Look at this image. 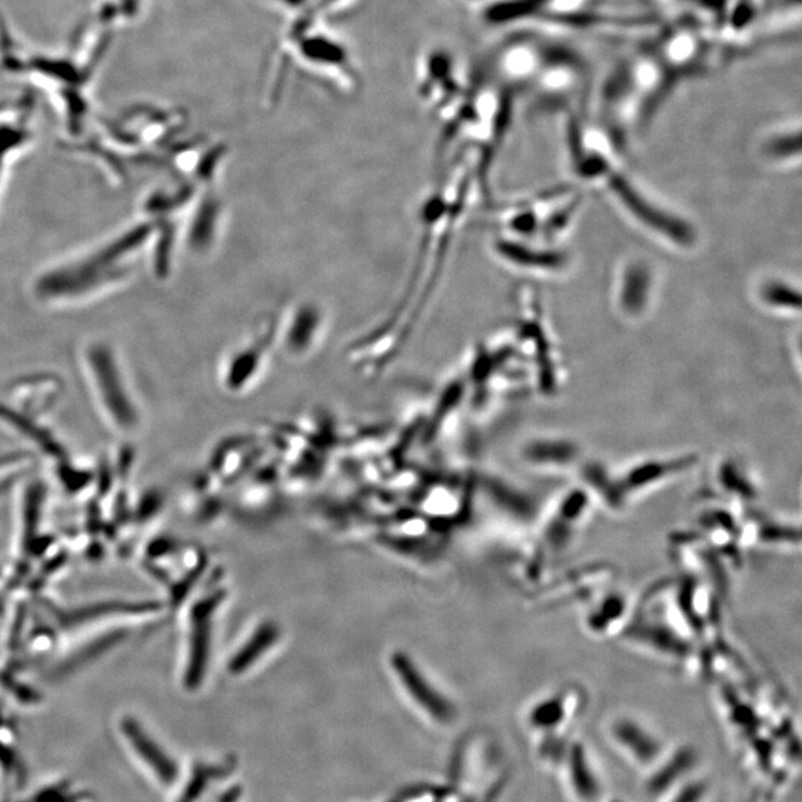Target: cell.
<instances>
[{
	"mask_svg": "<svg viewBox=\"0 0 802 802\" xmlns=\"http://www.w3.org/2000/svg\"><path fill=\"white\" fill-rule=\"evenodd\" d=\"M578 171L589 180H602L621 207L626 208L627 213L650 229L652 234L660 235L675 246H693L696 231L687 220L655 205L626 176L611 168L608 162L599 158L583 159L578 162Z\"/></svg>",
	"mask_w": 802,
	"mask_h": 802,
	"instance_id": "6da1fadb",
	"label": "cell"
},
{
	"mask_svg": "<svg viewBox=\"0 0 802 802\" xmlns=\"http://www.w3.org/2000/svg\"><path fill=\"white\" fill-rule=\"evenodd\" d=\"M696 462V456H679V458L651 459L639 462L635 467L629 468L623 477L618 480L624 501H629L630 495L635 492H644L658 483L675 477V474L684 473Z\"/></svg>",
	"mask_w": 802,
	"mask_h": 802,
	"instance_id": "7a4b0ae2",
	"label": "cell"
},
{
	"mask_svg": "<svg viewBox=\"0 0 802 802\" xmlns=\"http://www.w3.org/2000/svg\"><path fill=\"white\" fill-rule=\"evenodd\" d=\"M393 667L410 696L416 700V703L421 704L433 718L440 722H449L453 719L455 710L451 704L431 688L424 676L418 672L413 661L407 658L403 652L394 654Z\"/></svg>",
	"mask_w": 802,
	"mask_h": 802,
	"instance_id": "3957f363",
	"label": "cell"
},
{
	"mask_svg": "<svg viewBox=\"0 0 802 802\" xmlns=\"http://www.w3.org/2000/svg\"><path fill=\"white\" fill-rule=\"evenodd\" d=\"M219 599H222V596H214V598L198 603L192 614L191 658H189L188 673H186V684L189 688L198 687L204 676L208 648H210L211 615H213Z\"/></svg>",
	"mask_w": 802,
	"mask_h": 802,
	"instance_id": "277c9868",
	"label": "cell"
},
{
	"mask_svg": "<svg viewBox=\"0 0 802 802\" xmlns=\"http://www.w3.org/2000/svg\"><path fill=\"white\" fill-rule=\"evenodd\" d=\"M589 500L586 492L577 491L566 495L560 501L546 529V540L550 546H553L552 549H563V546L574 537L572 532L580 525L584 514L587 513Z\"/></svg>",
	"mask_w": 802,
	"mask_h": 802,
	"instance_id": "5b68a950",
	"label": "cell"
},
{
	"mask_svg": "<svg viewBox=\"0 0 802 802\" xmlns=\"http://www.w3.org/2000/svg\"><path fill=\"white\" fill-rule=\"evenodd\" d=\"M497 251L502 259L531 271H559L568 262L562 251L540 249L517 240L498 241Z\"/></svg>",
	"mask_w": 802,
	"mask_h": 802,
	"instance_id": "8992f818",
	"label": "cell"
},
{
	"mask_svg": "<svg viewBox=\"0 0 802 802\" xmlns=\"http://www.w3.org/2000/svg\"><path fill=\"white\" fill-rule=\"evenodd\" d=\"M577 443L565 439L532 440L523 449V456L529 465L541 470H563L577 462Z\"/></svg>",
	"mask_w": 802,
	"mask_h": 802,
	"instance_id": "52a82bcc",
	"label": "cell"
},
{
	"mask_svg": "<svg viewBox=\"0 0 802 802\" xmlns=\"http://www.w3.org/2000/svg\"><path fill=\"white\" fill-rule=\"evenodd\" d=\"M612 736L618 746L626 749L639 764H650L660 755L661 745L647 728L633 719H618L612 727Z\"/></svg>",
	"mask_w": 802,
	"mask_h": 802,
	"instance_id": "ba28073f",
	"label": "cell"
},
{
	"mask_svg": "<svg viewBox=\"0 0 802 802\" xmlns=\"http://www.w3.org/2000/svg\"><path fill=\"white\" fill-rule=\"evenodd\" d=\"M651 286V271L645 263L638 262L627 266L621 277L620 290H618L621 311L626 312L630 317L642 314L647 308L648 299H650Z\"/></svg>",
	"mask_w": 802,
	"mask_h": 802,
	"instance_id": "9c48e42d",
	"label": "cell"
},
{
	"mask_svg": "<svg viewBox=\"0 0 802 802\" xmlns=\"http://www.w3.org/2000/svg\"><path fill=\"white\" fill-rule=\"evenodd\" d=\"M122 730L127 734L131 745L136 748L140 756L155 770L159 779L164 780L165 783L174 782V779L177 777L176 765H174V762H171V759L168 758L164 752L159 751L158 746L143 733L139 724L131 721V719H125V721L122 722Z\"/></svg>",
	"mask_w": 802,
	"mask_h": 802,
	"instance_id": "30bf717a",
	"label": "cell"
},
{
	"mask_svg": "<svg viewBox=\"0 0 802 802\" xmlns=\"http://www.w3.org/2000/svg\"><path fill=\"white\" fill-rule=\"evenodd\" d=\"M568 770L572 789L578 798L586 802L595 801L599 795L598 777L581 746L575 745L569 752Z\"/></svg>",
	"mask_w": 802,
	"mask_h": 802,
	"instance_id": "8fae6325",
	"label": "cell"
},
{
	"mask_svg": "<svg viewBox=\"0 0 802 802\" xmlns=\"http://www.w3.org/2000/svg\"><path fill=\"white\" fill-rule=\"evenodd\" d=\"M696 764V753L693 749L684 748L675 753L648 782V791L652 795L664 794L687 774Z\"/></svg>",
	"mask_w": 802,
	"mask_h": 802,
	"instance_id": "7c38bea8",
	"label": "cell"
},
{
	"mask_svg": "<svg viewBox=\"0 0 802 802\" xmlns=\"http://www.w3.org/2000/svg\"><path fill=\"white\" fill-rule=\"evenodd\" d=\"M278 636H280V632L275 624L266 623L260 626L249 642L232 658L229 670L232 673L246 672L254 661L262 657L263 652L269 650L277 642Z\"/></svg>",
	"mask_w": 802,
	"mask_h": 802,
	"instance_id": "4fadbf2b",
	"label": "cell"
},
{
	"mask_svg": "<svg viewBox=\"0 0 802 802\" xmlns=\"http://www.w3.org/2000/svg\"><path fill=\"white\" fill-rule=\"evenodd\" d=\"M627 602L624 596L611 595L602 599L598 606H595L587 618V626L592 632L599 635H608L611 629L614 630L618 621L626 617Z\"/></svg>",
	"mask_w": 802,
	"mask_h": 802,
	"instance_id": "5bb4252c",
	"label": "cell"
},
{
	"mask_svg": "<svg viewBox=\"0 0 802 802\" xmlns=\"http://www.w3.org/2000/svg\"><path fill=\"white\" fill-rule=\"evenodd\" d=\"M566 702L560 694L547 697L540 703L532 707L529 713V724L532 728L540 731H554L562 727L563 722L568 718L566 713Z\"/></svg>",
	"mask_w": 802,
	"mask_h": 802,
	"instance_id": "9a60e30c",
	"label": "cell"
},
{
	"mask_svg": "<svg viewBox=\"0 0 802 802\" xmlns=\"http://www.w3.org/2000/svg\"><path fill=\"white\" fill-rule=\"evenodd\" d=\"M761 299L770 308L783 311L800 312L801 295L792 284L780 280H770L762 286Z\"/></svg>",
	"mask_w": 802,
	"mask_h": 802,
	"instance_id": "2e32d148",
	"label": "cell"
},
{
	"mask_svg": "<svg viewBox=\"0 0 802 802\" xmlns=\"http://www.w3.org/2000/svg\"><path fill=\"white\" fill-rule=\"evenodd\" d=\"M706 794V783H688L670 802H702Z\"/></svg>",
	"mask_w": 802,
	"mask_h": 802,
	"instance_id": "e0dca14e",
	"label": "cell"
}]
</instances>
